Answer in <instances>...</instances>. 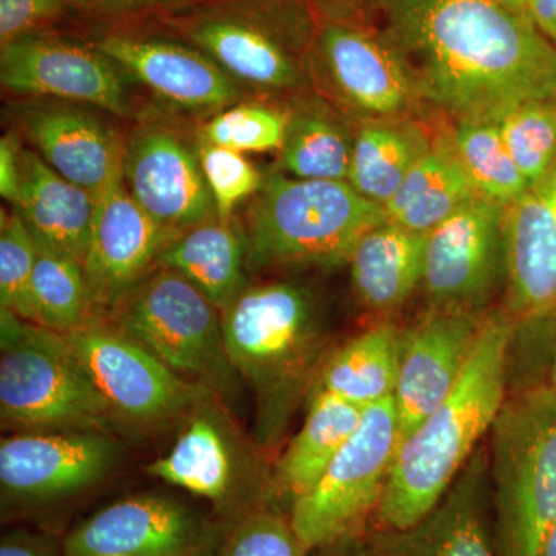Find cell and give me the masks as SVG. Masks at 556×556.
Here are the masks:
<instances>
[{
  "label": "cell",
  "instance_id": "cell-1",
  "mask_svg": "<svg viewBox=\"0 0 556 556\" xmlns=\"http://www.w3.org/2000/svg\"><path fill=\"white\" fill-rule=\"evenodd\" d=\"M368 25L424 108L448 123L500 121L522 102L556 98V47L530 17L490 0H379Z\"/></svg>",
  "mask_w": 556,
  "mask_h": 556
},
{
  "label": "cell",
  "instance_id": "cell-2",
  "mask_svg": "<svg viewBox=\"0 0 556 556\" xmlns=\"http://www.w3.org/2000/svg\"><path fill=\"white\" fill-rule=\"evenodd\" d=\"M507 313L486 317L456 387L399 444L378 508L386 530H407L441 503L492 431L506 404L507 358L514 338Z\"/></svg>",
  "mask_w": 556,
  "mask_h": 556
},
{
  "label": "cell",
  "instance_id": "cell-3",
  "mask_svg": "<svg viewBox=\"0 0 556 556\" xmlns=\"http://www.w3.org/2000/svg\"><path fill=\"white\" fill-rule=\"evenodd\" d=\"M223 339L233 371L255 402L254 439L270 448L324 364V316L305 285L248 287L222 314Z\"/></svg>",
  "mask_w": 556,
  "mask_h": 556
},
{
  "label": "cell",
  "instance_id": "cell-4",
  "mask_svg": "<svg viewBox=\"0 0 556 556\" xmlns=\"http://www.w3.org/2000/svg\"><path fill=\"white\" fill-rule=\"evenodd\" d=\"M386 207L348 181L270 175L248 208V270L336 268L380 223Z\"/></svg>",
  "mask_w": 556,
  "mask_h": 556
},
{
  "label": "cell",
  "instance_id": "cell-5",
  "mask_svg": "<svg viewBox=\"0 0 556 556\" xmlns=\"http://www.w3.org/2000/svg\"><path fill=\"white\" fill-rule=\"evenodd\" d=\"M161 21L252 89L289 93L313 83L320 20L306 0H217Z\"/></svg>",
  "mask_w": 556,
  "mask_h": 556
},
{
  "label": "cell",
  "instance_id": "cell-6",
  "mask_svg": "<svg viewBox=\"0 0 556 556\" xmlns=\"http://www.w3.org/2000/svg\"><path fill=\"white\" fill-rule=\"evenodd\" d=\"M496 556H540L556 522V394L507 399L492 431Z\"/></svg>",
  "mask_w": 556,
  "mask_h": 556
},
{
  "label": "cell",
  "instance_id": "cell-7",
  "mask_svg": "<svg viewBox=\"0 0 556 556\" xmlns=\"http://www.w3.org/2000/svg\"><path fill=\"white\" fill-rule=\"evenodd\" d=\"M0 416L20 431L116 426L100 391L61 332L0 308Z\"/></svg>",
  "mask_w": 556,
  "mask_h": 556
},
{
  "label": "cell",
  "instance_id": "cell-8",
  "mask_svg": "<svg viewBox=\"0 0 556 556\" xmlns=\"http://www.w3.org/2000/svg\"><path fill=\"white\" fill-rule=\"evenodd\" d=\"M102 320L182 378L236 397L241 382L226 354L222 313L175 270L156 266Z\"/></svg>",
  "mask_w": 556,
  "mask_h": 556
},
{
  "label": "cell",
  "instance_id": "cell-9",
  "mask_svg": "<svg viewBox=\"0 0 556 556\" xmlns=\"http://www.w3.org/2000/svg\"><path fill=\"white\" fill-rule=\"evenodd\" d=\"M401 444L394 397L364 409L361 426L316 484L291 503V525L308 551L357 538L378 511Z\"/></svg>",
  "mask_w": 556,
  "mask_h": 556
},
{
  "label": "cell",
  "instance_id": "cell-10",
  "mask_svg": "<svg viewBox=\"0 0 556 556\" xmlns=\"http://www.w3.org/2000/svg\"><path fill=\"white\" fill-rule=\"evenodd\" d=\"M64 336L116 422L156 428L186 419L203 399L215 396L105 320Z\"/></svg>",
  "mask_w": 556,
  "mask_h": 556
},
{
  "label": "cell",
  "instance_id": "cell-11",
  "mask_svg": "<svg viewBox=\"0 0 556 556\" xmlns=\"http://www.w3.org/2000/svg\"><path fill=\"white\" fill-rule=\"evenodd\" d=\"M311 79L361 121L417 116L426 109L397 54L368 24L320 21Z\"/></svg>",
  "mask_w": 556,
  "mask_h": 556
},
{
  "label": "cell",
  "instance_id": "cell-12",
  "mask_svg": "<svg viewBox=\"0 0 556 556\" xmlns=\"http://www.w3.org/2000/svg\"><path fill=\"white\" fill-rule=\"evenodd\" d=\"M230 522L175 497H124L80 522L62 541L64 556H218Z\"/></svg>",
  "mask_w": 556,
  "mask_h": 556
},
{
  "label": "cell",
  "instance_id": "cell-13",
  "mask_svg": "<svg viewBox=\"0 0 556 556\" xmlns=\"http://www.w3.org/2000/svg\"><path fill=\"white\" fill-rule=\"evenodd\" d=\"M121 448L105 431H21L0 444L3 511L67 501L100 484L118 466Z\"/></svg>",
  "mask_w": 556,
  "mask_h": 556
},
{
  "label": "cell",
  "instance_id": "cell-14",
  "mask_svg": "<svg viewBox=\"0 0 556 556\" xmlns=\"http://www.w3.org/2000/svg\"><path fill=\"white\" fill-rule=\"evenodd\" d=\"M506 207L478 197L427 233L422 287L431 308L484 314L506 285Z\"/></svg>",
  "mask_w": 556,
  "mask_h": 556
},
{
  "label": "cell",
  "instance_id": "cell-15",
  "mask_svg": "<svg viewBox=\"0 0 556 556\" xmlns=\"http://www.w3.org/2000/svg\"><path fill=\"white\" fill-rule=\"evenodd\" d=\"M214 397L203 399L193 408L170 452L149 464L146 471L204 497L232 525L260 507L262 484L249 448Z\"/></svg>",
  "mask_w": 556,
  "mask_h": 556
},
{
  "label": "cell",
  "instance_id": "cell-16",
  "mask_svg": "<svg viewBox=\"0 0 556 556\" xmlns=\"http://www.w3.org/2000/svg\"><path fill=\"white\" fill-rule=\"evenodd\" d=\"M124 73L94 43L50 33L0 49V83L17 97L51 98L129 115Z\"/></svg>",
  "mask_w": 556,
  "mask_h": 556
},
{
  "label": "cell",
  "instance_id": "cell-17",
  "mask_svg": "<svg viewBox=\"0 0 556 556\" xmlns=\"http://www.w3.org/2000/svg\"><path fill=\"white\" fill-rule=\"evenodd\" d=\"M123 179L138 206L172 236L218 218L199 149L160 124H141L124 144Z\"/></svg>",
  "mask_w": 556,
  "mask_h": 556
},
{
  "label": "cell",
  "instance_id": "cell-18",
  "mask_svg": "<svg viewBox=\"0 0 556 556\" xmlns=\"http://www.w3.org/2000/svg\"><path fill=\"white\" fill-rule=\"evenodd\" d=\"M484 314L431 308L401 334L396 404L401 441L452 393L481 338Z\"/></svg>",
  "mask_w": 556,
  "mask_h": 556
},
{
  "label": "cell",
  "instance_id": "cell-19",
  "mask_svg": "<svg viewBox=\"0 0 556 556\" xmlns=\"http://www.w3.org/2000/svg\"><path fill=\"white\" fill-rule=\"evenodd\" d=\"M174 239L177 237L131 199L123 172L98 193L83 268L101 320L156 268L160 255Z\"/></svg>",
  "mask_w": 556,
  "mask_h": 556
},
{
  "label": "cell",
  "instance_id": "cell-20",
  "mask_svg": "<svg viewBox=\"0 0 556 556\" xmlns=\"http://www.w3.org/2000/svg\"><path fill=\"white\" fill-rule=\"evenodd\" d=\"M126 78L189 112L236 104L240 84L188 40L130 30L105 33L94 42Z\"/></svg>",
  "mask_w": 556,
  "mask_h": 556
},
{
  "label": "cell",
  "instance_id": "cell-21",
  "mask_svg": "<svg viewBox=\"0 0 556 556\" xmlns=\"http://www.w3.org/2000/svg\"><path fill=\"white\" fill-rule=\"evenodd\" d=\"M506 288L511 320L533 321L556 311V161L506 207Z\"/></svg>",
  "mask_w": 556,
  "mask_h": 556
},
{
  "label": "cell",
  "instance_id": "cell-22",
  "mask_svg": "<svg viewBox=\"0 0 556 556\" xmlns=\"http://www.w3.org/2000/svg\"><path fill=\"white\" fill-rule=\"evenodd\" d=\"M22 130L51 169L93 195L123 172V138L100 116L73 102L31 104Z\"/></svg>",
  "mask_w": 556,
  "mask_h": 556
},
{
  "label": "cell",
  "instance_id": "cell-23",
  "mask_svg": "<svg viewBox=\"0 0 556 556\" xmlns=\"http://www.w3.org/2000/svg\"><path fill=\"white\" fill-rule=\"evenodd\" d=\"M489 459L478 448L441 503L407 530H386L368 556H496L486 522Z\"/></svg>",
  "mask_w": 556,
  "mask_h": 556
},
{
  "label": "cell",
  "instance_id": "cell-24",
  "mask_svg": "<svg viewBox=\"0 0 556 556\" xmlns=\"http://www.w3.org/2000/svg\"><path fill=\"white\" fill-rule=\"evenodd\" d=\"M17 214L39 243L83 263L93 228L97 195L51 169L24 149Z\"/></svg>",
  "mask_w": 556,
  "mask_h": 556
},
{
  "label": "cell",
  "instance_id": "cell-25",
  "mask_svg": "<svg viewBox=\"0 0 556 556\" xmlns=\"http://www.w3.org/2000/svg\"><path fill=\"white\" fill-rule=\"evenodd\" d=\"M427 233L383 222L351 252V283L365 308L391 313L422 285Z\"/></svg>",
  "mask_w": 556,
  "mask_h": 556
},
{
  "label": "cell",
  "instance_id": "cell-26",
  "mask_svg": "<svg viewBox=\"0 0 556 556\" xmlns=\"http://www.w3.org/2000/svg\"><path fill=\"white\" fill-rule=\"evenodd\" d=\"M247 257L244 232L215 218L172 240L156 266L188 278L223 314L248 288Z\"/></svg>",
  "mask_w": 556,
  "mask_h": 556
},
{
  "label": "cell",
  "instance_id": "cell-27",
  "mask_svg": "<svg viewBox=\"0 0 556 556\" xmlns=\"http://www.w3.org/2000/svg\"><path fill=\"white\" fill-rule=\"evenodd\" d=\"M479 193L457 156L450 129L434 135L433 144L408 172L386 203L388 222L428 233Z\"/></svg>",
  "mask_w": 556,
  "mask_h": 556
},
{
  "label": "cell",
  "instance_id": "cell-28",
  "mask_svg": "<svg viewBox=\"0 0 556 556\" xmlns=\"http://www.w3.org/2000/svg\"><path fill=\"white\" fill-rule=\"evenodd\" d=\"M433 139L417 116L361 121L346 181L365 199L386 206Z\"/></svg>",
  "mask_w": 556,
  "mask_h": 556
},
{
  "label": "cell",
  "instance_id": "cell-29",
  "mask_svg": "<svg viewBox=\"0 0 556 556\" xmlns=\"http://www.w3.org/2000/svg\"><path fill=\"white\" fill-rule=\"evenodd\" d=\"M401 354V332L393 325H376L332 351L313 391H327L362 409L394 397Z\"/></svg>",
  "mask_w": 556,
  "mask_h": 556
},
{
  "label": "cell",
  "instance_id": "cell-30",
  "mask_svg": "<svg viewBox=\"0 0 556 556\" xmlns=\"http://www.w3.org/2000/svg\"><path fill=\"white\" fill-rule=\"evenodd\" d=\"M362 416L364 409L356 405L327 391H313L305 422L278 459L274 473L277 489L291 497V503L316 484L361 426Z\"/></svg>",
  "mask_w": 556,
  "mask_h": 556
},
{
  "label": "cell",
  "instance_id": "cell-31",
  "mask_svg": "<svg viewBox=\"0 0 556 556\" xmlns=\"http://www.w3.org/2000/svg\"><path fill=\"white\" fill-rule=\"evenodd\" d=\"M354 135L338 113L311 101L289 112L287 137L280 149L281 174L300 179L346 181Z\"/></svg>",
  "mask_w": 556,
  "mask_h": 556
},
{
  "label": "cell",
  "instance_id": "cell-32",
  "mask_svg": "<svg viewBox=\"0 0 556 556\" xmlns=\"http://www.w3.org/2000/svg\"><path fill=\"white\" fill-rule=\"evenodd\" d=\"M36 244L38 258L31 285L35 324L68 334L101 320L91 300L83 263L39 241Z\"/></svg>",
  "mask_w": 556,
  "mask_h": 556
},
{
  "label": "cell",
  "instance_id": "cell-33",
  "mask_svg": "<svg viewBox=\"0 0 556 556\" xmlns=\"http://www.w3.org/2000/svg\"><path fill=\"white\" fill-rule=\"evenodd\" d=\"M448 129L479 197L507 207L526 192L529 182L511 159L497 121H457Z\"/></svg>",
  "mask_w": 556,
  "mask_h": 556
},
{
  "label": "cell",
  "instance_id": "cell-34",
  "mask_svg": "<svg viewBox=\"0 0 556 556\" xmlns=\"http://www.w3.org/2000/svg\"><path fill=\"white\" fill-rule=\"evenodd\" d=\"M497 123L518 169L535 185L556 161V98L522 102Z\"/></svg>",
  "mask_w": 556,
  "mask_h": 556
},
{
  "label": "cell",
  "instance_id": "cell-35",
  "mask_svg": "<svg viewBox=\"0 0 556 556\" xmlns=\"http://www.w3.org/2000/svg\"><path fill=\"white\" fill-rule=\"evenodd\" d=\"M288 123L289 112L285 110L262 102H240L208 119L200 139L241 153L270 152L283 146Z\"/></svg>",
  "mask_w": 556,
  "mask_h": 556
},
{
  "label": "cell",
  "instance_id": "cell-36",
  "mask_svg": "<svg viewBox=\"0 0 556 556\" xmlns=\"http://www.w3.org/2000/svg\"><path fill=\"white\" fill-rule=\"evenodd\" d=\"M38 244L16 211L2 212L0 228V308L13 311L35 321L31 285L35 276Z\"/></svg>",
  "mask_w": 556,
  "mask_h": 556
},
{
  "label": "cell",
  "instance_id": "cell-37",
  "mask_svg": "<svg viewBox=\"0 0 556 556\" xmlns=\"http://www.w3.org/2000/svg\"><path fill=\"white\" fill-rule=\"evenodd\" d=\"M197 149L218 218L230 222L241 201L257 195L263 186L262 175L244 153L237 150L211 144L201 139Z\"/></svg>",
  "mask_w": 556,
  "mask_h": 556
},
{
  "label": "cell",
  "instance_id": "cell-38",
  "mask_svg": "<svg viewBox=\"0 0 556 556\" xmlns=\"http://www.w3.org/2000/svg\"><path fill=\"white\" fill-rule=\"evenodd\" d=\"M291 519L266 507H257L233 521L218 556H305Z\"/></svg>",
  "mask_w": 556,
  "mask_h": 556
},
{
  "label": "cell",
  "instance_id": "cell-39",
  "mask_svg": "<svg viewBox=\"0 0 556 556\" xmlns=\"http://www.w3.org/2000/svg\"><path fill=\"white\" fill-rule=\"evenodd\" d=\"M70 5V0H0V49L46 33Z\"/></svg>",
  "mask_w": 556,
  "mask_h": 556
},
{
  "label": "cell",
  "instance_id": "cell-40",
  "mask_svg": "<svg viewBox=\"0 0 556 556\" xmlns=\"http://www.w3.org/2000/svg\"><path fill=\"white\" fill-rule=\"evenodd\" d=\"M217 0H90L87 10L112 20H142L166 17L200 9Z\"/></svg>",
  "mask_w": 556,
  "mask_h": 556
},
{
  "label": "cell",
  "instance_id": "cell-41",
  "mask_svg": "<svg viewBox=\"0 0 556 556\" xmlns=\"http://www.w3.org/2000/svg\"><path fill=\"white\" fill-rule=\"evenodd\" d=\"M22 153L24 148H21L14 135H3L0 139V193L13 207L20 197Z\"/></svg>",
  "mask_w": 556,
  "mask_h": 556
},
{
  "label": "cell",
  "instance_id": "cell-42",
  "mask_svg": "<svg viewBox=\"0 0 556 556\" xmlns=\"http://www.w3.org/2000/svg\"><path fill=\"white\" fill-rule=\"evenodd\" d=\"M0 556H64L53 538L28 529H14L0 541Z\"/></svg>",
  "mask_w": 556,
  "mask_h": 556
},
{
  "label": "cell",
  "instance_id": "cell-43",
  "mask_svg": "<svg viewBox=\"0 0 556 556\" xmlns=\"http://www.w3.org/2000/svg\"><path fill=\"white\" fill-rule=\"evenodd\" d=\"M320 21L369 24L379 0H306Z\"/></svg>",
  "mask_w": 556,
  "mask_h": 556
},
{
  "label": "cell",
  "instance_id": "cell-44",
  "mask_svg": "<svg viewBox=\"0 0 556 556\" xmlns=\"http://www.w3.org/2000/svg\"><path fill=\"white\" fill-rule=\"evenodd\" d=\"M527 14L541 35L556 47V0H529Z\"/></svg>",
  "mask_w": 556,
  "mask_h": 556
},
{
  "label": "cell",
  "instance_id": "cell-45",
  "mask_svg": "<svg viewBox=\"0 0 556 556\" xmlns=\"http://www.w3.org/2000/svg\"><path fill=\"white\" fill-rule=\"evenodd\" d=\"M334 551L329 556H368L367 548L362 546L358 538H351V540L342 541V543L332 546Z\"/></svg>",
  "mask_w": 556,
  "mask_h": 556
},
{
  "label": "cell",
  "instance_id": "cell-46",
  "mask_svg": "<svg viewBox=\"0 0 556 556\" xmlns=\"http://www.w3.org/2000/svg\"><path fill=\"white\" fill-rule=\"evenodd\" d=\"M490 2L529 17V14H527V2H529V0H490Z\"/></svg>",
  "mask_w": 556,
  "mask_h": 556
},
{
  "label": "cell",
  "instance_id": "cell-47",
  "mask_svg": "<svg viewBox=\"0 0 556 556\" xmlns=\"http://www.w3.org/2000/svg\"><path fill=\"white\" fill-rule=\"evenodd\" d=\"M540 556H556V522L548 532L546 540H544Z\"/></svg>",
  "mask_w": 556,
  "mask_h": 556
},
{
  "label": "cell",
  "instance_id": "cell-48",
  "mask_svg": "<svg viewBox=\"0 0 556 556\" xmlns=\"http://www.w3.org/2000/svg\"><path fill=\"white\" fill-rule=\"evenodd\" d=\"M70 3L75 7H79V9H86L89 7L90 0H70Z\"/></svg>",
  "mask_w": 556,
  "mask_h": 556
},
{
  "label": "cell",
  "instance_id": "cell-49",
  "mask_svg": "<svg viewBox=\"0 0 556 556\" xmlns=\"http://www.w3.org/2000/svg\"><path fill=\"white\" fill-rule=\"evenodd\" d=\"M552 390L555 391L556 394V350H555V358H554V369H552Z\"/></svg>",
  "mask_w": 556,
  "mask_h": 556
}]
</instances>
